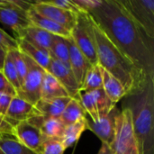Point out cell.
I'll list each match as a JSON object with an SVG mask.
<instances>
[{"instance_id":"obj_1","label":"cell","mask_w":154,"mask_h":154,"mask_svg":"<svg viewBox=\"0 0 154 154\" xmlns=\"http://www.w3.org/2000/svg\"><path fill=\"white\" fill-rule=\"evenodd\" d=\"M112 42L148 78H154V39L119 0H103L89 14Z\"/></svg>"},{"instance_id":"obj_2","label":"cell","mask_w":154,"mask_h":154,"mask_svg":"<svg viewBox=\"0 0 154 154\" xmlns=\"http://www.w3.org/2000/svg\"><path fill=\"white\" fill-rule=\"evenodd\" d=\"M92 28L98 65L121 82L125 97L140 90L149 78L112 42L93 18Z\"/></svg>"},{"instance_id":"obj_3","label":"cell","mask_w":154,"mask_h":154,"mask_svg":"<svg viewBox=\"0 0 154 154\" xmlns=\"http://www.w3.org/2000/svg\"><path fill=\"white\" fill-rule=\"evenodd\" d=\"M125 97L124 106L131 111L140 154H154V78H149L140 90Z\"/></svg>"},{"instance_id":"obj_4","label":"cell","mask_w":154,"mask_h":154,"mask_svg":"<svg viewBox=\"0 0 154 154\" xmlns=\"http://www.w3.org/2000/svg\"><path fill=\"white\" fill-rule=\"evenodd\" d=\"M109 148L110 154H140L134 132L132 114L130 109L125 106L117 117L115 138Z\"/></svg>"},{"instance_id":"obj_5","label":"cell","mask_w":154,"mask_h":154,"mask_svg":"<svg viewBox=\"0 0 154 154\" xmlns=\"http://www.w3.org/2000/svg\"><path fill=\"white\" fill-rule=\"evenodd\" d=\"M70 38L91 65L98 64L92 18L89 14L81 13L78 14L77 23L70 31Z\"/></svg>"},{"instance_id":"obj_6","label":"cell","mask_w":154,"mask_h":154,"mask_svg":"<svg viewBox=\"0 0 154 154\" xmlns=\"http://www.w3.org/2000/svg\"><path fill=\"white\" fill-rule=\"evenodd\" d=\"M23 55L26 63L27 70L23 82L20 89L17 91L16 96L35 106L41 99L42 83L46 70L24 54Z\"/></svg>"},{"instance_id":"obj_7","label":"cell","mask_w":154,"mask_h":154,"mask_svg":"<svg viewBox=\"0 0 154 154\" xmlns=\"http://www.w3.org/2000/svg\"><path fill=\"white\" fill-rule=\"evenodd\" d=\"M146 33L154 39V0H119Z\"/></svg>"},{"instance_id":"obj_8","label":"cell","mask_w":154,"mask_h":154,"mask_svg":"<svg viewBox=\"0 0 154 154\" xmlns=\"http://www.w3.org/2000/svg\"><path fill=\"white\" fill-rule=\"evenodd\" d=\"M121 113V110L115 106L106 116L98 119L96 122L88 119V129L93 132L102 142V143L110 146L115 138L116 120Z\"/></svg>"},{"instance_id":"obj_9","label":"cell","mask_w":154,"mask_h":154,"mask_svg":"<svg viewBox=\"0 0 154 154\" xmlns=\"http://www.w3.org/2000/svg\"><path fill=\"white\" fill-rule=\"evenodd\" d=\"M32 7L42 15L49 18L70 32L77 23L78 14L51 5L48 1H34Z\"/></svg>"},{"instance_id":"obj_10","label":"cell","mask_w":154,"mask_h":154,"mask_svg":"<svg viewBox=\"0 0 154 154\" xmlns=\"http://www.w3.org/2000/svg\"><path fill=\"white\" fill-rule=\"evenodd\" d=\"M46 71L51 73L61 84L71 98L79 100V85L69 66L51 57Z\"/></svg>"},{"instance_id":"obj_11","label":"cell","mask_w":154,"mask_h":154,"mask_svg":"<svg viewBox=\"0 0 154 154\" xmlns=\"http://www.w3.org/2000/svg\"><path fill=\"white\" fill-rule=\"evenodd\" d=\"M14 136L24 146L37 154L40 152L42 143L46 139L42 132L28 121L20 122L14 126Z\"/></svg>"},{"instance_id":"obj_12","label":"cell","mask_w":154,"mask_h":154,"mask_svg":"<svg viewBox=\"0 0 154 154\" xmlns=\"http://www.w3.org/2000/svg\"><path fill=\"white\" fill-rule=\"evenodd\" d=\"M37 116L42 115L37 110L35 106L15 96L10 102L5 118L9 125L14 128L18 123L28 121L29 119Z\"/></svg>"},{"instance_id":"obj_13","label":"cell","mask_w":154,"mask_h":154,"mask_svg":"<svg viewBox=\"0 0 154 154\" xmlns=\"http://www.w3.org/2000/svg\"><path fill=\"white\" fill-rule=\"evenodd\" d=\"M0 23L9 27L15 36L31 24L27 12L17 7L15 0H13L12 5L0 6Z\"/></svg>"},{"instance_id":"obj_14","label":"cell","mask_w":154,"mask_h":154,"mask_svg":"<svg viewBox=\"0 0 154 154\" xmlns=\"http://www.w3.org/2000/svg\"><path fill=\"white\" fill-rule=\"evenodd\" d=\"M30 124L37 127L46 138L61 139L65 125L60 118L46 117L44 116H37L28 120Z\"/></svg>"},{"instance_id":"obj_15","label":"cell","mask_w":154,"mask_h":154,"mask_svg":"<svg viewBox=\"0 0 154 154\" xmlns=\"http://www.w3.org/2000/svg\"><path fill=\"white\" fill-rule=\"evenodd\" d=\"M68 42L69 52V68L80 87L85 77V74L92 65L89 63V61L87 60L84 54L78 49V47L75 45L70 37L68 39Z\"/></svg>"},{"instance_id":"obj_16","label":"cell","mask_w":154,"mask_h":154,"mask_svg":"<svg viewBox=\"0 0 154 154\" xmlns=\"http://www.w3.org/2000/svg\"><path fill=\"white\" fill-rule=\"evenodd\" d=\"M27 17L31 24L33 26L42 29L53 35H59L65 38L70 37V32H69L60 24L54 23L53 21L50 20L49 18L42 15L32 7V5L27 11Z\"/></svg>"},{"instance_id":"obj_17","label":"cell","mask_w":154,"mask_h":154,"mask_svg":"<svg viewBox=\"0 0 154 154\" xmlns=\"http://www.w3.org/2000/svg\"><path fill=\"white\" fill-rule=\"evenodd\" d=\"M15 40L17 42V48L23 54L32 60L43 69L47 70L51 59L49 50L35 46L20 38H15Z\"/></svg>"},{"instance_id":"obj_18","label":"cell","mask_w":154,"mask_h":154,"mask_svg":"<svg viewBox=\"0 0 154 154\" xmlns=\"http://www.w3.org/2000/svg\"><path fill=\"white\" fill-rule=\"evenodd\" d=\"M52 35L53 34L42 29H40L36 26L30 24L29 26L24 28L18 35H16L15 38L23 39L35 46L49 50Z\"/></svg>"},{"instance_id":"obj_19","label":"cell","mask_w":154,"mask_h":154,"mask_svg":"<svg viewBox=\"0 0 154 154\" xmlns=\"http://www.w3.org/2000/svg\"><path fill=\"white\" fill-rule=\"evenodd\" d=\"M100 69L102 75V88L109 99L116 105L122 98L125 97L126 94L125 88L121 82L114 76H112L101 67Z\"/></svg>"},{"instance_id":"obj_20","label":"cell","mask_w":154,"mask_h":154,"mask_svg":"<svg viewBox=\"0 0 154 154\" xmlns=\"http://www.w3.org/2000/svg\"><path fill=\"white\" fill-rule=\"evenodd\" d=\"M65 97H69L66 89L51 73L45 71L41 88V99L51 100Z\"/></svg>"},{"instance_id":"obj_21","label":"cell","mask_w":154,"mask_h":154,"mask_svg":"<svg viewBox=\"0 0 154 154\" xmlns=\"http://www.w3.org/2000/svg\"><path fill=\"white\" fill-rule=\"evenodd\" d=\"M70 99L71 97H58L51 100L40 99L35 105V107L42 116H44L46 117L60 118Z\"/></svg>"},{"instance_id":"obj_22","label":"cell","mask_w":154,"mask_h":154,"mask_svg":"<svg viewBox=\"0 0 154 154\" xmlns=\"http://www.w3.org/2000/svg\"><path fill=\"white\" fill-rule=\"evenodd\" d=\"M88 117L80 119L79 121L67 125L64 129L63 135L61 137V143L65 149H68L74 144L77 143V142L79 140L81 134L88 130Z\"/></svg>"},{"instance_id":"obj_23","label":"cell","mask_w":154,"mask_h":154,"mask_svg":"<svg viewBox=\"0 0 154 154\" xmlns=\"http://www.w3.org/2000/svg\"><path fill=\"white\" fill-rule=\"evenodd\" d=\"M86 117H88V116L80 101L79 99L71 98L62 112L60 119L64 124V125L67 126Z\"/></svg>"},{"instance_id":"obj_24","label":"cell","mask_w":154,"mask_h":154,"mask_svg":"<svg viewBox=\"0 0 154 154\" xmlns=\"http://www.w3.org/2000/svg\"><path fill=\"white\" fill-rule=\"evenodd\" d=\"M69 38L59 35H52L49 51L51 56L63 64L69 67Z\"/></svg>"},{"instance_id":"obj_25","label":"cell","mask_w":154,"mask_h":154,"mask_svg":"<svg viewBox=\"0 0 154 154\" xmlns=\"http://www.w3.org/2000/svg\"><path fill=\"white\" fill-rule=\"evenodd\" d=\"M0 154H37L20 143L14 135L0 134Z\"/></svg>"},{"instance_id":"obj_26","label":"cell","mask_w":154,"mask_h":154,"mask_svg":"<svg viewBox=\"0 0 154 154\" xmlns=\"http://www.w3.org/2000/svg\"><path fill=\"white\" fill-rule=\"evenodd\" d=\"M102 88V75L100 66L92 65L85 74L83 81L79 87V91L91 92Z\"/></svg>"},{"instance_id":"obj_27","label":"cell","mask_w":154,"mask_h":154,"mask_svg":"<svg viewBox=\"0 0 154 154\" xmlns=\"http://www.w3.org/2000/svg\"><path fill=\"white\" fill-rule=\"evenodd\" d=\"M93 98L95 100V104L97 106L98 118H102L106 116L115 106H116V104H114L109 97L106 95L103 88H99L94 91H91Z\"/></svg>"},{"instance_id":"obj_28","label":"cell","mask_w":154,"mask_h":154,"mask_svg":"<svg viewBox=\"0 0 154 154\" xmlns=\"http://www.w3.org/2000/svg\"><path fill=\"white\" fill-rule=\"evenodd\" d=\"M79 97L84 110L87 113V116H89V119L93 122L97 121L99 118H98V114L92 93L87 91H79Z\"/></svg>"},{"instance_id":"obj_29","label":"cell","mask_w":154,"mask_h":154,"mask_svg":"<svg viewBox=\"0 0 154 154\" xmlns=\"http://www.w3.org/2000/svg\"><path fill=\"white\" fill-rule=\"evenodd\" d=\"M2 73L5 76V78L7 79V81L14 87V88L16 90V93H17V91L21 88V85L19 82L17 71L15 69V67L14 65V62L12 60V58H11L9 52H7V54H6Z\"/></svg>"},{"instance_id":"obj_30","label":"cell","mask_w":154,"mask_h":154,"mask_svg":"<svg viewBox=\"0 0 154 154\" xmlns=\"http://www.w3.org/2000/svg\"><path fill=\"white\" fill-rule=\"evenodd\" d=\"M8 52H9L11 58H12V60H13L14 65L15 67V69L17 71L20 85L22 86V84L23 82V79H24V77H25V74H26V70H27L26 63H25L23 55L18 49L12 50V51H10Z\"/></svg>"},{"instance_id":"obj_31","label":"cell","mask_w":154,"mask_h":154,"mask_svg":"<svg viewBox=\"0 0 154 154\" xmlns=\"http://www.w3.org/2000/svg\"><path fill=\"white\" fill-rule=\"evenodd\" d=\"M65 151L60 139L46 138L38 154H63Z\"/></svg>"},{"instance_id":"obj_32","label":"cell","mask_w":154,"mask_h":154,"mask_svg":"<svg viewBox=\"0 0 154 154\" xmlns=\"http://www.w3.org/2000/svg\"><path fill=\"white\" fill-rule=\"evenodd\" d=\"M0 49L8 52L12 50L18 49L15 38L10 36L6 32L0 28Z\"/></svg>"},{"instance_id":"obj_33","label":"cell","mask_w":154,"mask_h":154,"mask_svg":"<svg viewBox=\"0 0 154 154\" xmlns=\"http://www.w3.org/2000/svg\"><path fill=\"white\" fill-rule=\"evenodd\" d=\"M51 5L57 6L59 8H61L63 10H66L68 12L76 14H79L81 13H83L79 7L74 3L73 0H52V1H48Z\"/></svg>"},{"instance_id":"obj_34","label":"cell","mask_w":154,"mask_h":154,"mask_svg":"<svg viewBox=\"0 0 154 154\" xmlns=\"http://www.w3.org/2000/svg\"><path fill=\"white\" fill-rule=\"evenodd\" d=\"M83 13L90 14L99 7L103 0H73Z\"/></svg>"},{"instance_id":"obj_35","label":"cell","mask_w":154,"mask_h":154,"mask_svg":"<svg viewBox=\"0 0 154 154\" xmlns=\"http://www.w3.org/2000/svg\"><path fill=\"white\" fill-rule=\"evenodd\" d=\"M0 93L7 94L13 97L16 96V90L14 87L7 81L2 72H0Z\"/></svg>"},{"instance_id":"obj_36","label":"cell","mask_w":154,"mask_h":154,"mask_svg":"<svg viewBox=\"0 0 154 154\" xmlns=\"http://www.w3.org/2000/svg\"><path fill=\"white\" fill-rule=\"evenodd\" d=\"M14 97L7 95V94H3L0 93V116L5 117L7 108L10 105V102Z\"/></svg>"},{"instance_id":"obj_37","label":"cell","mask_w":154,"mask_h":154,"mask_svg":"<svg viewBox=\"0 0 154 154\" xmlns=\"http://www.w3.org/2000/svg\"><path fill=\"white\" fill-rule=\"evenodd\" d=\"M6 54H7L6 51H5L4 50L0 49V72L3 71V68H4V64H5Z\"/></svg>"},{"instance_id":"obj_38","label":"cell","mask_w":154,"mask_h":154,"mask_svg":"<svg viewBox=\"0 0 154 154\" xmlns=\"http://www.w3.org/2000/svg\"><path fill=\"white\" fill-rule=\"evenodd\" d=\"M97 154H110V148H109V146L106 145V144L102 143V146H101V148H100V150H99V152H98Z\"/></svg>"}]
</instances>
